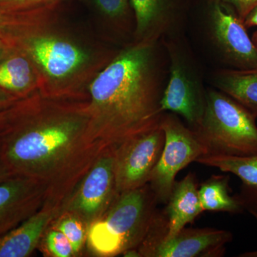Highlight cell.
I'll list each match as a JSON object with an SVG mask.
<instances>
[{
    "mask_svg": "<svg viewBox=\"0 0 257 257\" xmlns=\"http://www.w3.org/2000/svg\"><path fill=\"white\" fill-rule=\"evenodd\" d=\"M214 84L257 118V67L221 69L214 77Z\"/></svg>",
    "mask_w": 257,
    "mask_h": 257,
    "instance_id": "e0dca14e",
    "label": "cell"
},
{
    "mask_svg": "<svg viewBox=\"0 0 257 257\" xmlns=\"http://www.w3.org/2000/svg\"><path fill=\"white\" fill-rule=\"evenodd\" d=\"M46 199V187L35 179L15 175L0 182V237L35 214Z\"/></svg>",
    "mask_w": 257,
    "mask_h": 257,
    "instance_id": "8fae6325",
    "label": "cell"
},
{
    "mask_svg": "<svg viewBox=\"0 0 257 257\" xmlns=\"http://www.w3.org/2000/svg\"><path fill=\"white\" fill-rule=\"evenodd\" d=\"M18 114V105L0 111V147L14 126Z\"/></svg>",
    "mask_w": 257,
    "mask_h": 257,
    "instance_id": "cb8c5ba5",
    "label": "cell"
},
{
    "mask_svg": "<svg viewBox=\"0 0 257 257\" xmlns=\"http://www.w3.org/2000/svg\"><path fill=\"white\" fill-rule=\"evenodd\" d=\"M243 23H244L245 26L246 28H257V6L255 7L249 13L246 18L243 20Z\"/></svg>",
    "mask_w": 257,
    "mask_h": 257,
    "instance_id": "4316f807",
    "label": "cell"
},
{
    "mask_svg": "<svg viewBox=\"0 0 257 257\" xmlns=\"http://www.w3.org/2000/svg\"><path fill=\"white\" fill-rule=\"evenodd\" d=\"M31 81V67L23 57H13L0 64V87L13 92H23L30 87Z\"/></svg>",
    "mask_w": 257,
    "mask_h": 257,
    "instance_id": "d6986e66",
    "label": "cell"
},
{
    "mask_svg": "<svg viewBox=\"0 0 257 257\" xmlns=\"http://www.w3.org/2000/svg\"><path fill=\"white\" fill-rule=\"evenodd\" d=\"M104 147L91 126L87 103L63 106L29 101L1 151L15 175L46 187L44 204L61 207Z\"/></svg>",
    "mask_w": 257,
    "mask_h": 257,
    "instance_id": "6da1fadb",
    "label": "cell"
},
{
    "mask_svg": "<svg viewBox=\"0 0 257 257\" xmlns=\"http://www.w3.org/2000/svg\"><path fill=\"white\" fill-rule=\"evenodd\" d=\"M51 227L62 231L70 241L76 257L85 256L88 226L82 219L67 211H60Z\"/></svg>",
    "mask_w": 257,
    "mask_h": 257,
    "instance_id": "ffe728a7",
    "label": "cell"
},
{
    "mask_svg": "<svg viewBox=\"0 0 257 257\" xmlns=\"http://www.w3.org/2000/svg\"><path fill=\"white\" fill-rule=\"evenodd\" d=\"M138 41H158L177 26V0H130Z\"/></svg>",
    "mask_w": 257,
    "mask_h": 257,
    "instance_id": "5bb4252c",
    "label": "cell"
},
{
    "mask_svg": "<svg viewBox=\"0 0 257 257\" xmlns=\"http://www.w3.org/2000/svg\"><path fill=\"white\" fill-rule=\"evenodd\" d=\"M13 175H15V174L13 173V171L10 170L9 166L3 158L1 147H0V182L9 179Z\"/></svg>",
    "mask_w": 257,
    "mask_h": 257,
    "instance_id": "484cf974",
    "label": "cell"
},
{
    "mask_svg": "<svg viewBox=\"0 0 257 257\" xmlns=\"http://www.w3.org/2000/svg\"><path fill=\"white\" fill-rule=\"evenodd\" d=\"M256 117L225 93L209 89L202 119L192 128L207 155H257Z\"/></svg>",
    "mask_w": 257,
    "mask_h": 257,
    "instance_id": "277c9868",
    "label": "cell"
},
{
    "mask_svg": "<svg viewBox=\"0 0 257 257\" xmlns=\"http://www.w3.org/2000/svg\"><path fill=\"white\" fill-rule=\"evenodd\" d=\"M157 203L148 184L118 194L108 210L88 227L85 254L114 257L138 249L156 214Z\"/></svg>",
    "mask_w": 257,
    "mask_h": 257,
    "instance_id": "3957f363",
    "label": "cell"
},
{
    "mask_svg": "<svg viewBox=\"0 0 257 257\" xmlns=\"http://www.w3.org/2000/svg\"><path fill=\"white\" fill-rule=\"evenodd\" d=\"M239 257H257V250L256 251H247V252H244L240 253L239 255Z\"/></svg>",
    "mask_w": 257,
    "mask_h": 257,
    "instance_id": "f1b7e54d",
    "label": "cell"
},
{
    "mask_svg": "<svg viewBox=\"0 0 257 257\" xmlns=\"http://www.w3.org/2000/svg\"><path fill=\"white\" fill-rule=\"evenodd\" d=\"M162 53L158 41H138L116 55L89 86L91 126L104 146L160 124L168 61Z\"/></svg>",
    "mask_w": 257,
    "mask_h": 257,
    "instance_id": "7a4b0ae2",
    "label": "cell"
},
{
    "mask_svg": "<svg viewBox=\"0 0 257 257\" xmlns=\"http://www.w3.org/2000/svg\"><path fill=\"white\" fill-rule=\"evenodd\" d=\"M98 9L106 18L114 21L122 22L130 11V0H94ZM132 6V5H131Z\"/></svg>",
    "mask_w": 257,
    "mask_h": 257,
    "instance_id": "7402d4cb",
    "label": "cell"
},
{
    "mask_svg": "<svg viewBox=\"0 0 257 257\" xmlns=\"http://www.w3.org/2000/svg\"><path fill=\"white\" fill-rule=\"evenodd\" d=\"M166 204L165 210L155 214L152 226L164 239H169L204 212L195 174L189 172L182 180L176 181Z\"/></svg>",
    "mask_w": 257,
    "mask_h": 257,
    "instance_id": "7c38bea8",
    "label": "cell"
},
{
    "mask_svg": "<svg viewBox=\"0 0 257 257\" xmlns=\"http://www.w3.org/2000/svg\"><path fill=\"white\" fill-rule=\"evenodd\" d=\"M160 126L165 133V145L148 184L157 202L167 204L177 174L208 152L194 130L175 114L164 113Z\"/></svg>",
    "mask_w": 257,
    "mask_h": 257,
    "instance_id": "8992f818",
    "label": "cell"
},
{
    "mask_svg": "<svg viewBox=\"0 0 257 257\" xmlns=\"http://www.w3.org/2000/svg\"><path fill=\"white\" fill-rule=\"evenodd\" d=\"M229 175H212L199 186V196L203 211L237 214L243 209L236 196L231 195Z\"/></svg>",
    "mask_w": 257,
    "mask_h": 257,
    "instance_id": "ac0fdd59",
    "label": "cell"
},
{
    "mask_svg": "<svg viewBox=\"0 0 257 257\" xmlns=\"http://www.w3.org/2000/svg\"><path fill=\"white\" fill-rule=\"evenodd\" d=\"M30 52L42 69L54 78H63L74 72L85 60V55L70 42L42 37L30 45Z\"/></svg>",
    "mask_w": 257,
    "mask_h": 257,
    "instance_id": "2e32d148",
    "label": "cell"
},
{
    "mask_svg": "<svg viewBox=\"0 0 257 257\" xmlns=\"http://www.w3.org/2000/svg\"><path fill=\"white\" fill-rule=\"evenodd\" d=\"M62 0H0V8L6 9L44 8L52 7Z\"/></svg>",
    "mask_w": 257,
    "mask_h": 257,
    "instance_id": "603a6c76",
    "label": "cell"
},
{
    "mask_svg": "<svg viewBox=\"0 0 257 257\" xmlns=\"http://www.w3.org/2000/svg\"><path fill=\"white\" fill-rule=\"evenodd\" d=\"M115 146L104 147L92 167L61 204V211L79 216L88 227L108 210L117 196Z\"/></svg>",
    "mask_w": 257,
    "mask_h": 257,
    "instance_id": "52a82bcc",
    "label": "cell"
},
{
    "mask_svg": "<svg viewBox=\"0 0 257 257\" xmlns=\"http://www.w3.org/2000/svg\"><path fill=\"white\" fill-rule=\"evenodd\" d=\"M60 211V207L44 204L35 214L0 237V257L31 256Z\"/></svg>",
    "mask_w": 257,
    "mask_h": 257,
    "instance_id": "4fadbf2b",
    "label": "cell"
},
{
    "mask_svg": "<svg viewBox=\"0 0 257 257\" xmlns=\"http://www.w3.org/2000/svg\"><path fill=\"white\" fill-rule=\"evenodd\" d=\"M12 101H13L12 97L0 91V111L7 109V106L9 105V104L11 105Z\"/></svg>",
    "mask_w": 257,
    "mask_h": 257,
    "instance_id": "83f0119b",
    "label": "cell"
},
{
    "mask_svg": "<svg viewBox=\"0 0 257 257\" xmlns=\"http://www.w3.org/2000/svg\"><path fill=\"white\" fill-rule=\"evenodd\" d=\"M168 58V78L162 99L161 110L180 115L191 128L202 119L207 90L193 62L177 42H164Z\"/></svg>",
    "mask_w": 257,
    "mask_h": 257,
    "instance_id": "5b68a950",
    "label": "cell"
},
{
    "mask_svg": "<svg viewBox=\"0 0 257 257\" xmlns=\"http://www.w3.org/2000/svg\"><path fill=\"white\" fill-rule=\"evenodd\" d=\"M38 249L46 257H76L70 241L59 230L49 227L41 240Z\"/></svg>",
    "mask_w": 257,
    "mask_h": 257,
    "instance_id": "44dd1931",
    "label": "cell"
},
{
    "mask_svg": "<svg viewBox=\"0 0 257 257\" xmlns=\"http://www.w3.org/2000/svg\"><path fill=\"white\" fill-rule=\"evenodd\" d=\"M211 3H219L229 7L243 21L257 6V0H211Z\"/></svg>",
    "mask_w": 257,
    "mask_h": 257,
    "instance_id": "d4e9b609",
    "label": "cell"
},
{
    "mask_svg": "<svg viewBox=\"0 0 257 257\" xmlns=\"http://www.w3.org/2000/svg\"><path fill=\"white\" fill-rule=\"evenodd\" d=\"M209 26L213 41L226 62L234 69L257 67V47L243 20L231 8L212 3Z\"/></svg>",
    "mask_w": 257,
    "mask_h": 257,
    "instance_id": "30bf717a",
    "label": "cell"
},
{
    "mask_svg": "<svg viewBox=\"0 0 257 257\" xmlns=\"http://www.w3.org/2000/svg\"><path fill=\"white\" fill-rule=\"evenodd\" d=\"M251 40H252V41L253 42V44H254L255 46L257 47V30H256V31L253 32L252 37H251Z\"/></svg>",
    "mask_w": 257,
    "mask_h": 257,
    "instance_id": "f546056e",
    "label": "cell"
},
{
    "mask_svg": "<svg viewBox=\"0 0 257 257\" xmlns=\"http://www.w3.org/2000/svg\"><path fill=\"white\" fill-rule=\"evenodd\" d=\"M232 240L227 230L185 227L164 239L151 224L138 251L140 257H219Z\"/></svg>",
    "mask_w": 257,
    "mask_h": 257,
    "instance_id": "9c48e42d",
    "label": "cell"
},
{
    "mask_svg": "<svg viewBox=\"0 0 257 257\" xmlns=\"http://www.w3.org/2000/svg\"><path fill=\"white\" fill-rule=\"evenodd\" d=\"M196 162L236 176L241 182L236 197L243 210L257 219V155H204L199 157Z\"/></svg>",
    "mask_w": 257,
    "mask_h": 257,
    "instance_id": "9a60e30c",
    "label": "cell"
},
{
    "mask_svg": "<svg viewBox=\"0 0 257 257\" xmlns=\"http://www.w3.org/2000/svg\"><path fill=\"white\" fill-rule=\"evenodd\" d=\"M165 142L160 123L114 145V170L118 194L149 183Z\"/></svg>",
    "mask_w": 257,
    "mask_h": 257,
    "instance_id": "ba28073f",
    "label": "cell"
}]
</instances>
